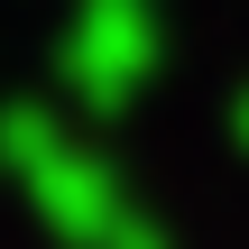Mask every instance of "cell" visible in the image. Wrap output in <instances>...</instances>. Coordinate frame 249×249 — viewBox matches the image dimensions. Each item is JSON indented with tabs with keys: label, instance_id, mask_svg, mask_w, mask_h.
I'll list each match as a JSON object with an SVG mask.
<instances>
[{
	"label": "cell",
	"instance_id": "cell-2",
	"mask_svg": "<svg viewBox=\"0 0 249 249\" xmlns=\"http://www.w3.org/2000/svg\"><path fill=\"white\" fill-rule=\"evenodd\" d=\"M157 18H148V0H92V18H74V37H65V65H74V83L92 92V102H120L148 65H157Z\"/></svg>",
	"mask_w": 249,
	"mask_h": 249
},
{
	"label": "cell",
	"instance_id": "cell-1",
	"mask_svg": "<svg viewBox=\"0 0 249 249\" xmlns=\"http://www.w3.org/2000/svg\"><path fill=\"white\" fill-rule=\"evenodd\" d=\"M0 157L18 166L28 203L74 249H148V222L129 213V194L111 185V166H92L46 111H9V120H0Z\"/></svg>",
	"mask_w": 249,
	"mask_h": 249
}]
</instances>
